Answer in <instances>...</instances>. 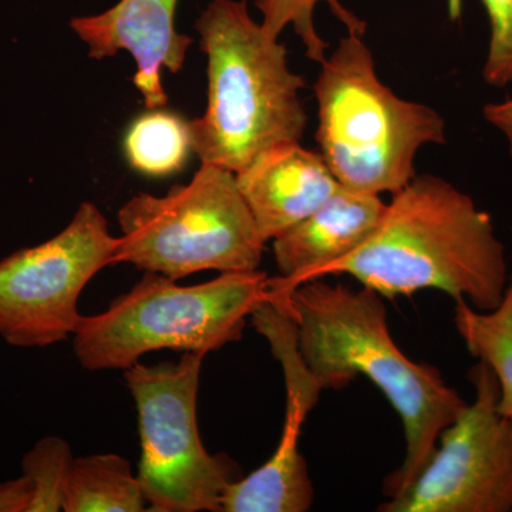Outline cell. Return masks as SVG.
Segmentation results:
<instances>
[{
  "label": "cell",
  "instance_id": "obj_12",
  "mask_svg": "<svg viewBox=\"0 0 512 512\" xmlns=\"http://www.w3.org/2000/svg\"><path fill=\"white\" fill-rule=\"evenodd\" d=\"M235 177L265 242L305 220L340 187L322 154L301 141L268 148Z\"/></svg>",
  "mask_w": 512,
  "mask_h": 512
},
{
  "label": "cell",
  "instance_id": "obj_11",
  "mask_svg": "<svg viewBox=\"0 0 512 512\" xmlns=\"http://www.w3.org/2000/svg\"><path fill=\"white\" fill-rule=\"evenodd\" d=\"M386 207L379 195L340 185L318 210L272 241L279 278L269 279L268 295L284 299L303 282L323 278L373 234Z\"/></svg>",
  "mask_w": 512,
  "mask_h": 512
},
{
  "label": "cell",
  "instance_id": "obj_1",
  "mask_svg": "<svg viewBox=\"0 0 512 512\" xmlns=\"http://www.w3.org/2000/svg\"><path fill=\"white\" fill-rule=\"evenodd\" d=\"M382 298L366 286L353 291L320 278L303 282L279 301L291 313L303 360L323 389H342L366 376L402 417L406 457L384 481V493L392 498L416 480L440 434L467 403L439 369L413 362L394 343Z\"/></svg>",
  "mask_w": 512,
  "mask_h": 512
},
{
  "label": "cell",
  "instance_id": "obj_9",
  "mask_svg": "<svg viewBox=\"0 0 512 512\" xmlns=\"http://www.w3.org/2000/svg\"><path fill=\"white\" fill-rule=\"evenodd\" d=\"M474 402L443 433L412 485L380 512L512 511V426L498 412L500 384L483 360L468 373Z\"/></svg>",
  "mask_w": 512,
  "mask_h": 512
},
{
  "label": "cell",
  "instance_id": "obj_10",
  "mask_svg": "<svg viewBox=\"0 0 512 512\" xmlns=\"http://www.w3.org/2000/svg\"><path fill=\"white\" fill-rule=\"evenodd\" d=\"M178 0H120L100 15L82 16L70 28L86 43L89 56L103 60L126 50L136 62L134 86L147 109L167 106L163 70L180 73L192 45L175 29Z\"/></svg>",
  "mask_w": 512,
  "mask_h": 512
},
{
  "label": "cell",
  "instance_id": "obj_6",
  "mask_svg": "<svg viewBox=\"0 0 512 512\" xmlns=\"http://www.w3.org/2000/svg\"><path fill=\"white\" fill-rule=\"evenodd\" d=\"M116 264L181 279L201 271H256L266 242L235 173L201 164L190 183L161 197L134 195L119 212Z\"/></svg>",
  "mask_w": 512,
  "mask_h": 512
},
{
  "label": "cell",
  "instance_id": "obj_19",
  "mask_svg": "<svg viewBox=\"0 0 512 512\" xmlns=\"http://www.w3.org/2000/svg\"><path fill=\"white\" fill-rule=\"evenodd\" d=\"M35 490L26 476L0 483V512H29Z\"/></svg>",
  "mask_w": 512,
  "mask_h": 512
},
{
  "label": "cell",
  "instance_id": "obj_2",
  "mask_svg": "<svg viewBox=\"0 0 512 512\" xmlns=\"http://www.w3.org/2000/svg\"><path fill=\"white\" fill-rule=\"evenodd\" d=\"M342 274L383 298L437 289L480 312L497 308L510 284L490 214L434 175L394 192L373 234L325 276Z\"/></svg>",
  "mask_w": 512,
  "mask_h": 512
},
{
  "label": "cell",
  "instance_id": "obj_14",
  "mask_svg": "<svg viewBox=\"0 0 512 512\" xmlns=\"http://www.w3.org/2000/svg\"><path fill=\"white\" fill-rule=\"evenodd\" d=\"M123 151L138 174L165 178L180 173L194 153L190 121L163 107L148 109L128 126Z\"/></svg>",
  "mask_w": 512,
  "mask_h": 512
},
{
  "label": "cell",
  "instance_id": "obj_8",
  "mask_svg": "<svg viewBox=\"0 0 512 512\" xmlns=\"http://www.w3.org/2000/svg\"><path fill=\"white\" fill-rule=\"evenodd\" d=\"M119 237L93 202H83L56 237L0 261V338L13 348H49L76 333L79 299L106 266Z\"/></svg>",
  "mask_w": 512,
  "mask_h": 512
},
{
  "label": "cell",
  "instance_id": "obj_18",
  "mask_svg": "<svg viewBox=\"0 0 512 512\" xmlns=\"http://www.w3.org/2000/svg\"><path fill=\"white\" fill-rule=\"evenodd\" d=\"M490 19V45L485 59V83L494 87L512 84V0H481Z\"/></svg>",
  "mask_w": 512,
  "mask_h": 512
},
{
  "label": "cell",
  "instance_id": "obj_7",
  "mask_svg": "<svg viewBox=\"0 0 512 512\" xmlns=\"http://www.w3.org/2000/svg\"><path fill=\"white\" fill-rule=\"evenodd\" d=\"M204 355L185 352L177 363L137 362L124 377L138 414L141 458L137 477L153 512H221L234 483L227 458L202 444L197 421Z\"/></svg>",
  "mask_w": 512,
  "mask_h": 512
},
{
  "label": "cell",
  "instance_id": "obj_17",
  "mask_svg": "<svg viewBox=\"0 0 512 512\" xmlns=\"http://www.w3.org/2000/svg\"><path fill=\"white\" fill-rule=\"evenodd\" d=\"M73 461L69 443L57 436L37 441L35 447L25 454L23 476L29 478L35 490L29 512L63 511Z\"/></svg>",
  "mask_w": 512,
  "mask_h": 512
},
{
  "label": "cell",
  "instance_id": "obj_13",
  "mask_svg": "<svg viewBox=\"0 0 512 512\" xmlns=\"http://www.w3.org/2000/svg\"><path fill=\"white\" fill-rule=\"evenodd\" d=\"M63 511L141 512L148 511V505L127 458L94 454L74 458Z\"/></svg>",
  "mask_w": 512,
  "mask_h": 512
},
{
  "label": "cell",
  "instance_id": "obj_3",
  "mask_svg": "<svg viewBox=\"0 0 512 512\" xmlns=\"http://www.w3.org/2000/svg\"><path fill=\"white\" fill-rule=\"evenodd\" d=\"M195 29L208 59L207 110L190 121L201 164L238 173L268 148L301 141L306 82L289 67L286 47L251 18L247 3L212 0Z\"/></svg>",
  "mask_w": 512,
  "mask_h": 512
},
{
  "label": "cell",
  "instance_id": "obj_16",
  "mask_svg": "<svg viewBox=\"0 0 512 512\" xmlns=\"http://www.w3.org/2000/svg\"><path fill=\"white\" fill-rule=\"evenodd\" d=\"M320 2L329 6L330 12L346 26L348 33L362 37L365 35L366 23L346 9L340 0H256V8L264 16L262 26L269 35L278 39L282 30L292 26L305 46L306 56L312 62L320 64L326 59L328 49L325 40L316 32L313 22V13Z\"/></svg>",
  "mask_w": 512,
  "mask_h": 512
},
{
  "label": "cell",
  "instance_id": "obj_20",
  "mask_svg": "<svg viewBox=\"0 0 512 512\" xmlns=\"http://www.w3.org/2000/svg\"><path fill=\"white\" fill-rule=\"evenodd\" d=\"M484 120L497 128L508 143V150L512 158V99L503 103L487 104L483 110Z\"/></svg>",
  "mask_w": 512,
  "mask_h": 512
},
{
  "label": "cell",
  "instance_id": "obj_15",
  "mask_svg": "<svg viewBox=\"0 0 512 512\" xmlns=\"http://www.w3.org/2000/svg\"><path fill=\"white\" fill-rule=\"evenodd\" d=\"M454 323L468 352L493 370L500 384L498 412L512 419V278L503 302L493 311H476L457 301Z\"/></svg>",
  "mask_w": 512,
  "mask_h": 512
},
{
  "label": "cell",
  "instance_id": "obj_4",
  "mask_svg": "<svg viewBox=\"0 0 512 512\" xmlns=\"http://www.w3.org/2000/svg\"><path fill=\"white\" fill-rule=\"evenodd\" d=\"M316 143L342 187L363 194L402 190L426 144L446 143V121L384 86L362 36L348 33L320 63Z\"/></svg>",
  "mask_w": 512,
  "mask_h": 512
},
{
  "label": "cell",
  "instance_id": "obj_22",
  "mask_svg": "<svg viewBox=\"0 0 512 512\" xmlns=\"http://www.w3.org/2000/svg\"><path fill=\"white\" fill-rule=\"evenodd\" d=\"M511 426H512V419H511Z\"/></svg>",
  "mask_w": 512,
  "mask_h": 512
},
{
  "label": "cell",
  "instance_id": "obj_21",
  "mask_svg": "<svg viewBox=\"0 0 512 512\" xmlns=\"http://www.w3.org/2000/svg\"><path fill=\"white\" fill-rule=\"evenodd\" d=\"M448 13L451 19H458L461 15V0H448Z\"/></svg>",
  "mask_w": 512,
  "mask_h": 512
},
{
  "label": "cell",
  "instance_id": "obj_5",
  "mask_svg": "<svg viewBox=\"0 0 512 512\" xmlns=\"http://www.w3.org/2000/svg\"><path fill=\"white\" fill-rule=\"evenodd\" d=\"M265 272H224L205 284L181 286L146 272L106 311L82 316L73 348L84 369L126 370L157 350L208 355L242 338L245 323L268 296Z\"/></svg>",
  "mask_w": 512,
  "mask_h": 512
}]
</instances>
